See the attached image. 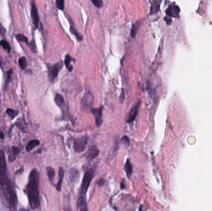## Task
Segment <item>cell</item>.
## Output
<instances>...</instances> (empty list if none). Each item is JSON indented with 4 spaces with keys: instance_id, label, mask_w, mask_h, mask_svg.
Wrapping results in <instances>:
<instances>
[{
    "instance_id": "obj_1",
    "label": "cell",
    "mask_w": 212,
    "mask_h": 211,
    "mask_svg": "<svg viewBox=\"0 0 212 211\" xmlns=\"http://www.w3.org/2000/svg\"><path fill=\"white\" fill-rule=\"evenodd\" d=\"M39 181V176L38 171L37 169L34 168L30 173L29 183L25 190L30 206L33 210L37 209L40 205Z\"/></svg>"
},
{
    "instance_id": "obj_2",
    "label": "cell",
    "mask_w": 212,
    "mask_h": 211,
    "mask_svg": "<svg viewBox=\"0 0 212 211\" xmlns=\"http://www.w3.org/2000/svg\"><path fill=\"white\" fill-rule=\"evenodd\" d=\"M94 168H90L84 175L77 200L78 209L80 210H87L86 195L90 186V183L94 176Z\"/></svg>"
},
{
    "instance_id": "obj_3",
    "label": "cell",
    "mask_w": 212,
    "mask_h": 211,
    "mask_svg": "<svg viewBox=\"0 0 212 211\" xmlns=\"http://www.w3.org/2000/svg\"><path fill=\"white\" fill-rule=\"evenodd\" d=\"M55 102L56 105L62 110V119L68 120L71 119V114L70 110L66 105L64 99L62 95L56 93L55 96Z\"/></svg>"
},
{
    "instance_id": "obj_4",
    "label": "cell",
    "mask_w": 212,
    "mask_h": 211,
    "mask_svg": "<svg viewBox=\"0 0 212 211\" xmlns=\"http://www.w3.org/2000/svg\"><path fill=\"white\" fill-rule=\"evenodd\" d=\"M64 66V63L60 61L54 65H48V77L49 81L51 82L55 81V80L57 78L58 73H60V70L62 69Z\"/></svg>"
},
{
    "instance_id": "obj_5",
    "label": "cell",
    "mask_w": 212,
    "mask_h": 211,
    "mask_svg": "<svg viewBox=\"0 0 212 211\" xmlns=\"http://www.w3.org/2000/svg\"><path fill=\"white\" fill-rule=\"evenodd\" d=\"M8 178L5 154L3 150H0V183L4 182Z\"/></svg>"
},
{
    "instance_id": "obj_6",
    "label": "cell",
    "mask_w": 212,
    "mask_h": 211,
    "mask_svg": "<svg viewBox=\"0 0 212 211\" xmlns=\"http://www.w3.org/2000/svg\"><path fill=\"white\" fill-rule=\"evenodd\" d=\"M88 141L87 136H81L75 139L73 141V149L77 153H81L86 149Z\"/></svg>"
},
{
    "instance_id": "obj_7",
    "label": "cell",
    "mask_w": 212,
    "mask_h": 211,
    "mask_svg": "<svg viewBox=\"0 0 212 211\" xmlns=\"http://www.w3.org/2000/svg\"><path fill=\"white\" fill-rule=\"evenodd\" d=\"M31 17L33 19V24L34 26L36 28H37L39 27V24L40 22V18H39V13L37 11V8L35 2L34 0L31 2Z\"/></svg>"
},
{
    "instance_id": "obj_8",
    "label": "cell",
    "mask_w": 212,
    "mask_h": 211,
    "mask_svg": "<svg viewBox=\"0 0 212 211\" xmlns=\"http://www.w3.org/2000/svg\"><path fill=\"white\" fill-rule=\"evenodd\" d=\"M102 111L103 107L101 106L98 108H92L91 112L95 118L96 125L97 127H99L102 124Z\"/></svg>"
},
{
    "instance_id": "obj_9",
    "label": "cell",
    "mask_w": 212,
    "mask_h": 211,
    "mask_svg": "<svg viewBox=\"0 0 212 211\" xmlns=\"http://www.w3.org/2000/svg\"><path fill=\"white\" fill-rule=\"evenodd\" d=\"M140 105H141V102H140V100H138V103L133 107L132 108L130 112V114H129V118H128V119L127 120V123H132L135 119V118H137V116L138 115V110H139V108L140 107Z\"/></svg>"
},
{
    "instance_id": "obj_10",
    "label": "cell",
    "mask_w": 212,
    "mask_h": 211,
    "mask_svg": "<svg viewBox=\"0 0 212 211\" xmlns=\"http://www.w3.org/2000/svg\"><path fill=\"white\" fill-rule=\"evenodd\" d=\"M99 154V149H98L97 146L95 145H93L90 146L88 150V156H87V160L89 161H91L96 159Z\"/></svg>"
},
{
    "instance_id": "obj_11",
    "label": "cell",
    "mask_w": 212,
    "mask_h": 211,
    "mask_svg": "<svg viewBox=\"0 0 212 211\" xmlns=\"http://www.w3.org/2000/svg\"><path fill=\"white\" fill-rule=\"evenodd\" d=\"M68 176H69V178L71 181V182L75 183V182H77L78 179H79L80 173L76 168H71L69 170Z\"/></svg>"
},
{
    "instance_id": "obj_12",
    "label": "cell",
    "mask_w": 212,
    "mask_h": 211,
    "mask_svg": "<svg viewBox=\"0 0 212 211\" xmlns=\"http://www.w3.org/2000/svg\"><path fill=\"white\" fill-rule=\"evenodd\" d=\"M166 14L169 16L177 17L179 14V8L176 5H170L166 10Z\"/></svg>"
},
{
    "instance_id": "obj_13",
    "label": "cell",
    "mask_w": 212,
    "mask_h": 211,
    "mask_svg": "<svg viewBox=\"0 0 212 211\" xmlns=\"http://www.w3.org/2000/svg\"><path fill=\"white\" fill-rule=\"evenodd\" d=\"M93 97L90 93L86 94L82 100V104L84 105V106L86 107L87 108H89L93 105Z\"/></svg>"
},
{
    "instance_id": "obj_14",
    "label": "cell",
    "mask_w": 212,
    "mask_h": 211,
    "mask_svg": "<svg viewBox=\"0 0 212 211\" xmlns=\"http://www.w3.org/2000/svg\"><path fill=\"white\" fill-rule=\"evenodd\" d=\"M58 182L56 184V189L58 191H60L61 190L62 188V183H63V180H64V170L63 168L60 167L59 168V171H58Z\"/></svg>"
},
{
    "instance_id": "obj_15",
    "label": "cell",
    "mask_w": 212,
    "mask_h": 211,
    "mask_svg": "<svg viewBox=\"0 0 212 211\" xmlns=\"http://www.w3.org/2000/svg\"><path fill=\"white\" fill-rule=\"evenodd\" d=\"M70 24H71L70 27V32L76 37L78 41H79V42L82 41L83 38L82 34H81L78 31V30L75 28V27L74 26V24H71V22H70Z\"/></svg>"
},
{
    "instance_id": "obj_16",
    "label": "cell",
    "mask_w": 212,
    "mask_h": 211,
    "mask_svg": "<svg viewBox=\"0 0 212 211\" xmlns=\"http://www.w3.org/2000/svg\"><path fill=\"white\" fill-rule=\"evenodd\" d=\"M40 144V141L39 140H32L29 141L26 146V150L27 152H30L34 149L36 147Z\"/></svg>"
},
{
    "instance_id": "obj_17",
    "label": "cell",
    "mask_w": 212,
    "mask_h": 211,
    "mask_svg": "<svg viewBox=\"0 0 212 211\" xmlns=\"http://www.w3.org/2000/svg\"><path fill=\"white\" fill-rule=\"evenodd\" d=\"M140 25H141V21H138L135 24H133L132 27L131 28V36L133 38L135 37V36H136V35L138 31V30L140 28Z\"/></svg>"
},
{
    "instance_id": "obj_18",
    "label": "cell",
    "mask_w": 212,
    "mask_h": 211,
    "mask_svg": "<svg viewBox=\"0 0 212 211\" xmlns=\"http://www.w3.org/2000/svg\"><path fill=\"white\" fill-rule=\"evenodd\" d=\"M125 172H126L127 177L130 178L133 173V168L129 159L127 160V162L125 164Z\"/></svg>"
},
{
    "instance_id": "obj_19",
    "label": "cell",
    "mask_w": 212,
    "mask_h": 211,
    "mask_svg": "<svg viewBox=\"0 0 212 211\" xmlns=\"http://www.w3.org/2000/svg\"><path fill=\"white\" fill-rule=\"evenodd\" d=\"M73 58L70 56L69 55H67L65 56V65L67 67V68L68 69V71L71 72L73 71V66L72 65H71V62L72 61Z\"/></svg>"
},
{
    "instance_id": "obj_20",
    "label": "cell",
    "mask_w": 212,
    "mask_h": 211,
    "mask_svg": "<svg viewBox=\"0 0 212 211\" xmlns=\"http://www.w3.org/2000/svg\"><path fill=\"white\" fill-rule=\"evenodd\" d=\"M46 170H47V175H48V179L50 180V182H51V183L53 184V179H54L55 175V170L51 167H48L46 168Z\"/></svg>"
},
{
    "instance_id": "obj_21",
    "label": "cell",
    "mask_w": 212,
    "mask_h": 211,
    "mask_svg": "<svg viewBox=\"0 0 212 211\" xmlns=\"http://www.w3.org/2000/svg\"><path fill=\"white\" fill-rule=\"evenodd\" d=\"M18 63H19V65L21 67V68L23 70H25L27 66V59L24 56H22L21 57L19 60H18Z\"/></svg>"
},
{
    "instance_id": "obj_22",
    "label": "cell",
    "mask_w": 212,
    "mask_h": 211,
    "mask_svg": "<svg viewBox=\"0 0 212 211\" xmlns=\"http://www.w3.org/2000/svg\"><path fill=\"white\" fill-rule=\"evenodd\" d=\"M0 45H1L5 50H7L9 53H10L11 48V46H10V45L8 41H6L5 40H1L0 41Z\"/></svg>"
},
{
    "instance_id": "obj_23",
    "label": "cell",
    "mask_w": 212,
    "mask_h": 211,
    "mask_svg": "<svg viewBox=\"0 0 212 211\" xmlns=\"http://www.w3.org/2000/svg\"><path fill=\"white\" fill-rule=\"evenodd\" d=\"M16 39L19 42L25 43H27V45H28L29 43V41H28L27 37H25L24 35L21 34H17L16 36Z\"/></svg>"
},
{
    "instance_id": "obj_24",
    "label": "cell",
    "mask_w": 212,
    "mask_h": 211,
    "mask_svg": "<svg viewBox=\"0 0 212 211\" xmlns=\"http://www.w3.org/2000/svg\"><path fill=\"white\" fill-rule=\"evenodd\" d=\"M6 113L11 119H14L16 116H17V115L19 114V111L11 108H8L6 110Z\"/></svg>"
},
{
    "instance_id": "obj_25",
    "label": "cell",
    "mask_w": 212,
    "mask_h": 211,
    "mask_svg": "<svg viewBox=\"0 0 212 211\" xmlns=\"http://www.w3.org/2000/svg\"><path fill=\"white\" fill-rule=\"evenodd\" d=\"M56 7L60 11H64L65 9V0H56Z\"/></svg>"
},
{
    "instance_id": "obj_26",
    "label": "cell",
    "mask_w": 212,
    "mask_h": 211,
    "mask_svg": "<svg viewBox=\"0 0 212 211\" xmlns=\"http://www.w3.org/2000/svg\"><path fill=\"white\" fill-rule=\"evenodd\" d=\"M91 2L93 3V4L98 8L100 9L101 8H102L104 3L102 0H91Z\"/></svg>"
},
{
    "instance_id": "obj_27",
    "label": "cell",
    "mask_w": 212,
    "mask_h": 211,
    "mask_svg": "<svg viewBox=\"0 0 212 211\" xmlns=\"http://www.w3.org/2000/svg\"><path fill=\"white\" fill-rule=\"evenodd\" d=\"M29 47H30V48L31 49V50L34 52V53H36L37 52V46L36 44V42L35 40H33L31 42H30L28 44Z\"/></svg>"
},
{
    "instance_id": "obj_28",
    "label": "cell",
    "mask_w": 212,
    "mask_h": 211,
    "mask_svg": "<svg viewBox=\"0 0 212 211\" xmlns=\"http://www.w3.org/2000/svg\"><path fill=\"white\" fill-rule=\"evenodd\" d=\"M121 142L124 143L125 145H126L127 146H129L130 144V139L129 138L128 136H123V138L122 139H121Z\"/></svg>"
},
{
    "instance_id": "obj_29",
    "label": "cell",
    "mask_w": 212,
    "mask_h": 211,
    "mask_svg": "<svg viewBox=\"0 0 212 211\" xmlns=\"http://www.w3.org/2000/svg\"><path fill=\"white\" fill-rule=\"evenodd\" d=\"M11 150H12V153H13V155L14 156H16L17 155H18L19 154V151H20V150H19V147H14V146H13L12 148H11Z\"/></svg>"
},
{
    "instance_id": "obj_30",
    "label": "cell",
    "mask_w": 212,
    "mask_h": 211,
    "mask_svg": "<svg viewBox=\"0 0 212 211\" xmlns=\"http://www.w3.org/2000/svg\"><path fill=\"white\" fill-rule=\"evenodd\" d=\"M13 74V69H11V70H10L8 71V73H7V79H6V84L8 83V82L11 81Z\"/></svg>"
},
{
    "instance_id": "obj_31",
    "label": "cell",
    "mask_w": 212,
    "mask_h": 211,
    "mask_svg": "<svg viewBox=\"0 0 212 211\" xmlns=\"http://www.w3.org/2000/svg\"><path fill=\"white\" fill-rule=\"evenodd\" d=\"M6 28L4 27L3 24L0 22V34L4 36L6 34Z\"/></svg>"
},
{
    "instance_id": "obj_32",
    "label": "cell",
    "mask_w": 212,
    "mask_h": 211,
    "mask_svg": "<svg viewBox=\"0 0 212 211\" xmlns=\"http://www.w3.org/2000/svg\"><path fill=\"white\" fill-rule=\"evenodd\" d=\"M104 183H105V180L102 178L100 179L98 182V184L99 187H102L104 185Z\"/></svg>"
},
{
    "instance_id": "obj_33",
    "label": "cell",
    "mask_w": 212,
    "mask_h": 211,
    "mask_svg": "<svg viewBox=\"0 0 212 211\" xmlns=\"http://www.w3.org/2000/svg\"><path fill=\"white\" fill-rule=\"evenodd\" d=\"M125 94H124V89L122 90V95H121L120 96V101L121 102H123L124 101V99H125Z\"/></svg>"
},
{
    "instance_id": "obj_34",
    "label": "cell",
    "mask_w": 212,
    "mask_h": 211,
    "mask_svg": "<svg viewBox=\"0 0 212 211\" xmlns=\"http://www.w3.org/2000/svg\"><path fill=\"white\" fill-rule=\"evenodd\" d=\"M5 138V135L3 132H0V139H3Z\"/></svg>"
},
{
    "instance_id": "obj_35",
    "label": "cell",
    "mask_w": 212,
    "mask_h": 211,
    "mask_svg": "<svg viewBox=\"0 0 212 211\" xmlns=\"http://www.w3.org/2000/svg\"><path fill=\"white\" fill-rule=\"evenodd\" d=\"M23 168H21L20 170H17V171L16 172V174H19V173H22V171H23Z\"/></svg>"
},
{
    "instance_id": "obj_36",
    "label": "cell",
    "mask_w": 212,
    "mask_h": 211,
    "mask_svg": "<svg viewBox=\"0 0 212 211\" xmlns=\"http://www.w3.org/2000/svg\"><path fill=\"white\" fill-rule=\"evenodd\" d=\"M3 63V58L2 56H0V66H2Z\"/></svg>"
},
{
    "instance_id": "obj_37",
    "label": "cell",
    "mask_w": 212,
    "mask_h": 211,
    "mask_svg": "<svg viewBox=\"0 0 212 211\" xmlns=\"http://www.w3.org/2000/svg\"><path fill=\"white\" fill-rule=\"evenodd\" d=\"M120 186H121V189H122V190H123V189H124V188H125V185H124V183H121V185H120Z\"/></svg>"
}]
</instances>
